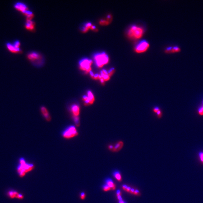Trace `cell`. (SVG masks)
<instances>
[{
    "instance_id": "7402d4cb",
    "label": "cell",
    "mask_w": 203,
    "mask_h": 203,
    "mask_svg": "<svg viewBox=\"0 0 203 203\" xmlns=\"http://www.w3.org/2000/svg\"><path fill=\"white\" fill-rule=\"evenodd\" d=\"M103 191H108L111 189V188L106 184L103 185Z\"/></svg>"
},
{
    "instance_id": "d4e9b609",
    "label": "cell",
    "mask_w": 203,
    "mask_h": 203,
    "mask_svg": "<svg viewBox=\"0 0 203 203\" xmlns=\"http://www.w3.org/2000/svg\"><path fill=\"white\" fill-rule=\"evenodd\" d=\"M74 120L76 125L79 124V118L78 117H74Z\"/></svg>"
},
{
    "instance_id": "6da1fadb",
    "label": "cell",
    "mask_w": 203,
    "mask_h": 203,
    "mask_svg": "<svg viewBox=\"0 0 203 203\" xmlns=\"http://www.w3.org/2000/svg\"><path fill=\"white\" fill-rule=\"evenodd\" d=\"M94 59L96 64L99 67H102L109 61L108 56L104 52L95 55Z\"/></svg>"
},
{
    "instance_id": "e575fe53",
    "label": "cell",
    "mask_w": 203,
    "mask_h": 203,
    "mask_svg": "<svg viewBox=\"0 0 203 203\" xmlns=\"http://www.w3.org/2000/svg\"><path fill=\"white\" fill-rule=\"evenodd\" d=\"M121 192L120 191V190H118L117 192V196H119V195H121Z\"/></svg>"
},
{
    "instance_id": "83f0119b",
    "label": "cell",
    "mask_w": 203,
    "mask_h": 203,
    "mask_svg": "<svg viewBox=\"0 0 203 203\" xmlns=\"http://www.w3.org/2000/svg\"><path fill=\"white\" fill-rule=\"evenodd\" d=\"M20 164L21 165H23L25 164L26 163L25 161V160L23 158L20 159Z\"/></svg>"
},
{
    "instance_id": "74e56055",
    "label": "cell",
    "mask_w": 203,
    "mask_h": 203,
    "mask_svg": "<svg viewBox=\"0 0 203 203\" xmlns=\"http://www.w3.org/2000/svg\"><path fill=\"white\" fill-rule=\"evenodd\" d=\"M119 203H126L124 201H123V200H119Z\"/></svg>"
},
{
    "instance_id": "603a6c76",
    "label": "cell",
    "mask_w": 203,
    "mask_h": 203,
    "mask_svg": "<svg viewBox=\"0 0 203 203\" xmlns=\"http://www.w3.org/2000/svg\"><path fill=\"white\" fill-rule=\"evenodd\" d=\"M14 46L17 48H19V46L20 45V43L18 41H17L14 43Z\"/></svg>"
},
{
    "instance_id": "4316f807",
    "label": "cell",
    "mask_w": 203,
    "mask_h": 203,
    "mask_svg": "<svg viewBox=\"0 0 203 203\" xmlns=\"http://www.w3.org/2000/svg\"><path fill=\"white\" fill-rule=\"evenodd\" d=\"M114 70L113 69H110V71H109L108 73V75H109V76H111L112 75L113 73L114 72Z\"/></svg>"
},
{
    "instance_id": "3957f363",
    "label": "cell",
    "mask_w": 203,
    "mask_h": 203,
    "mask_svg": "<svg viewBox=\"0 0 203 203\" xmlns=\"http://www.w3.org/2000/svg\"><path fill=\"white\" fill-rule=\"evenodd\" d=\"M92 63V61L90 60L87 58L83 59L79 62L80 69L87 73L91 72Z\"/></svg>"
},
{
    "instance_id": "f35d334b",
    "label": "cell",
    "mask_w": 203,
    "mask_h": 203,
    "mask_svg": "<svg viewBox=\"0 0 203 203\" xmlns=\"http://www.w3.org/2000/svg\"><path fill=\"white\" fill-rule=\"evenodd\" d=\"M202 107H203V106H202Z\"/></svg>"
},
{
    "instance_id": "ffe728a7",
    "label": "cell",
    "mask_w": 203,
    "mask_h": 203,
    "mask_svg": "<svg viewBox=\"0 0 203 203\" xmlns=\"http://www.w3.org/2000/svg\"><path fill=\"white\" fill-rule=\"evenodd\" d=\"M113 175L117 180L119 181H122V176L119 171H115L113 173Z\"/></svg>"
},
{
    "instance_id": "d6986e66",
    "label": "cell",
    "mask_w": 203,
    "mask_h": 203,
    "mask_svg": "<svg viewBox=\"0 0 203 203\" xmlns=\"http://www.w3.org/2000/svg\"><path fill=\"white\" fill-rule=\"evenodd\" d=\"M153 111L154 113L157 114V115L158 118H160L161 117L162 113L161 111L160 110L159 108L158 107H155L153 108Z\"/></svg>"
},
{
    "instance_id": "2e32d148",
    "label": "cell",
    "mask_w": 203,
    "mask_h": 203,
    "mask_svg": "<svg viewBox=\"0 0 203 203\" xmlns=\"http://www.w3.org/2000/svg\"><path fill=\"white\" fill-rule=\"evenodd\" d=\"M34 22L33 21L31 20H27L25 25L26 28L29 30H33L34 28Z\"/></svg>"
},
{
    "instance_id": "4fadbf2b",
    "label": "cell",
    "mask_w": 203,
    "mask_h": 203,
    "mask_svg": "<svg viewBox=\"0 0 203 203\" xmlns=\"http://www.w3.org/2000/svg\"><path fill=\"white\" fill-rule=\"evenodd\" d=\"M6 46L8 50L11 52H18L20 51V48L15 47L14 45H12L9 43H7L6 44Z\"/></svg>"
},
{
    "instance_id": "ac0fdd59",
    "label": "cell",
    "mask_w": 203,
    "mask_h": 203,
    "mask_svg": "<svg viewBox=\"0 0 203 203\" xmlns=\"http://www.w3.org/2000/svg\"><path fill=\"white\" fill-rule=\"evenodd\" d=\"M27 17V20H31V19L34 17V14L32 12L28 10H26L23 12Z\"/></svg>"
},
{
    "instance_id": "e0dca14e",
    "label": "cell",
    "mask_w": 203,
    "mask_h": 203,
    "mask_svg": "<svg viewBox=\"0 0 203 203\" xmlns=\"http://www.w3.org/2000/svg\"><path fill=\"white\" fill-rule=\"evenodd\" d=\"M106 185L111 188L112 190H114L115 189V185L114 184L112 180L111 179H107L106 180Z\"/></svg>"
},
{
    "instance_id": "ba28073f",
    "label": "cell",
    "mask_w": 203,
    "mask_h": 203,
    "mask_svg": "<svg viewBox=\"0 0 203 203\" xmlns=\"http://www.w3.org/2000/svg\"><path fill=\"white\" fill-rule=\"evenodd\" d=\"M124 146V143L122 141H119L114 146L113 152H118L122 149Z\"/></svg>"
},
{
    "instance_id": "ab89813d",
    "label": "cell",
    "mask_w": 203,
    "mask_h": 203,
    "mask_svg": "<svg viewBox=\"0 0 203 203\" xmlns=\"http://www.w3.org/2000/svg\"></svg>"
},
{
    "instance_id": "9a60e30c",
    "label": "cell",
    "mask_w": 203,
    "mask_h": 203,
    "mask_svg": "<svg viewBox=\"0 0 203 203\" xmlns=\"http://www.w3.org/2000/svg\"><path fill=\"white\" fill-rule=\"evenodd\" d=\"M28 58L29 60H35L40 58V56L36 52H32L28 55Z\"/></svg>"
},
{
    "instance_id": "7a4b0ae2",
    "label": "cell",
    "mask_w": 203,
    "mask_h": 203,
    "mask_svg": "<svg viewBox=\"0 0 203 203\" xmlns=\"http://www.w3.org/2000/svg\"><path fill=\"white\" fill-rule=\"evenodd\" d=\"M143 32V29L142 28L136 26H133L129 29L128 35L131 38L138 39L142 37Z\"/></svg>"
},
{
    "instance_id": "cb8c5ba5",
    "label": "cell",
    "mask_w": 203,
    "mask_h": 203,
    "mask_svg": "<svg viewBox=\"0 0 203 203\" xmlns=\"http://www.w3.org/2000/svg\"><path fill=\"white\" fill-rule=\"evenodd\" d=\"M198 113L200 115H203V108L202 106V107H200L198 109Z\"/></svg>"
},
{
    "instance_id": "8d00e7d4",
    "label": "cell",
    "mask_w": 203,
    "mask_h": 203,
    "mask_svg": "<svg viewBox=\"0 0 203 203\" xmlns=\"http://www.w3.org/2000/svg\"><path fill=\"white\" fill-rule=\"evenodd\" d=\"M135 189H131V191H130V192L131 193H132V194H134V191H135Z\"/></svg>"
},
{
    "instance_id": "f546056e",
    "label": "cell",
    "mask_w": 203,
    "mask_h": 203,
    "mask_svg": "<svg viewBox=\"0 0 203 203\" xmlns=\"http://www.w3.org/2000/svg\"><path fill=\"white\" fill-rule=\"evenodd\" d=\"M85 197V195L83 192L81 194V198L82 199H84Z\"/></svg>"
},
{
    "instance_id": "44dd1931",
    "label": "cell",
    "mask_w": 203,
    "mask_h": 203,
    "mask_svg": "<svg viewBox=\"0 0 203 203\" xmlns=\"http://www.w3.org/2000/svg\"><path fill=\"white\" fill-rule=\"evenodd\" d=\"M18 193L15 191H10L9 192V195L11 198H16Z\"/></svg>"
},
{
    "instance_id": "5b68a950",
    "label": "cell",
    "mask_w": 203,
    "mask_h": 203,
    "mask_svg": "<svg viewBox=\"0 0 203 203\" xmlns=\"http://www.w3.org/2000/svg\"><path fill=\"white\" fill-rule=\"evenodd\" d=\"M83 100L84 102L85 105H92L95 101L94 96L91 91L87 92V96H84L83 97Z\"/></svg>"
},
{
    "instance_id": "9c48e42d",
    "label": "cell",
    "mask_w": 203,
    "mask_h": 203,
    "mask_svg": "<svg viewBox=\"0 0 203 203\" xmlns=\"http://www.w3.org/2000/svg\"><path fill=\"white\" fill-rule=\"evenodd\" d=\"M181 51L180 48L179 46H176L174 47H167L165 51L167 53H173L178 52Z\"/></svg>"
},
{
    "instance_id": "8992f818",
    "label": "cell",
    "mask_w": 203,
    "mask_h": 203,
    "mask_svg": "<svg viewBox=\"0 0 203 203\" xmlns=\"http://www.w3.org/2000/svg\"><path fill=\"white\" fill-rule=\"evenodd\" d=\"M149 47V44L146 41H142L136 46L135 50L138 53L145 52Z\"/></svg>"
},
{
    "instance_id": "8fae6325",
    "label": "cell",
    "mask_w": 203,
    "mask_h": 203,
    "mask_svg": "<svg viewBox=\"0 0 203 203\" xmlns=\"http://www.w3.org/2000/svg\"><path fill=\"white\" fill-rule=\"evenodd\" d=\"M41 112L46 119L48 121L51 120V117L47 109L45 107H42L41 108Z\"/></svg>"
},
{
    "instance_id": "f1b7e54d",
    "label": "cell",
    "mask_w": 203,
    "mask_h": 203,
    "mask_svg": "<svg viewBox=\"0 0 203 203\" xmlns=\"http://www.w3.org/2000/svg\"><path fill=\"white\" fill-rule=\"evenodd\" d=\"M113 148H114V146L112 145H111V144H110L108 146V149L110 150V151H113Z\"/></svg>"
},
{
    "instance_id": "277c9868",
    "label": "cell",
    "mask_w": 203,
    "mask_h": 203,
    "mask_svg": "<svg viewBox=\"0 0 203 203\" xmlns=\"http://www.w3.org/2000/svg\"><path fill=\"white\" fill-rule=\"evenodd\" d=\"M78 132L75 127L71 126L65 130L63 133V137L65 138L69 139L73 138L78 135Z\"/></svg>"
},
{
    "instance_id": "30bf717a",
    "label": "cell",
    "mask_w": 203,
    "mask_h": 203,
    "mask_svg": "<svg viewBox=\"0 0 203 203\" xmlns=\"http://www.w3.org/2000/svg\"><path fill=\"white\" fill-rule=\"evenodd\" d=\"M71 111L74 117H78L80 113V108L78 105H74L71 107Z\"/></svg>"
},
{
    "instance_id": "1f68e13d",
    "label": "cell",
    "mask_w": 203,
    "mask_h": 203,
    "mask_svg": "<svg viewBox=\"0 0 203 203\" xmlns=\"http://www.w3.org/2000/svg\"><path fill=\"white\" fill-rule=\"evenodd\" d=\"M16 198H23V196L22 194H18L17 195V196Z\"/></svg>"
},
{
    "instance_id": "484cf974",
    "label": "cell",
    "mask_w": 203,
    "mask_h": 203,
    "mask_svg": "<svg viewBox=\"0 0 203 203\" xmlns=\"http://www.w3.org/2000/svg\"><path fill=\"white\" fill-rule=\"evenodd\" d=\"M200 159L202 162L203 164V152H201L199 154Z\"/></svg>"
},
{
    "instance_id": "d590c367",
    "label": "cell",
    "mask_w": 203,
    "mask_h": 203,
    "mask_svg": "<svg viewBox=\"0 0 203 203\" xmlns=\"http://www.w3.org/2000/svg\"><path fill=\"white\" fill-rule=\"evenodd\" d=\"M131 187H127V189H126V191H127V192H130V191H131Z\"/></svg>"
},
{
    "instance_id": "836d02e7",
    "label": "cell",
    "mask_w": 203,
    "mask_h": 203,
    "mask_svg": "<svg viewBox=\"0 0 203 203\" xmlns=\"http://www.w3.org/2000/svg\"><path fill=\"white\" fill-rule=\"evenodd\" d=\"M128 187V186H126V185H123V189L124 190H125L126 191Z\"/></svg>"
},
{
    "instance_id": "d6a6232c",
    "label": "cell",
    "mask_w": 203,
    "mask_h": 203,
    "mask_svg": "<svg viewBox=\"0 0 203 203\" xmlns=\"http://www.w3.org/2000/svg\"><path fill=\"white\" fill-rule=\"evenodd\" d=\"M117 198H118V200H119H119H122V196H121V195H119V196H117Z\"/></svg>"
},
{
    "instance_id": "4dcf8cb0",
    "label": "cell",
    "mask_w": 203,
    "mask_h": 203,
    "mask_svg": "<svg viewBox=\"0 0 203 203\" xmlns=\"http://www.w3.org/2000/svg\"><path fill=\"white\" fill-rule=\"evenodd\" d=\"M139 193H140V192H139V191L137 189H136L134 191V194L135 195H139Z\"/></svg>"
},
{
    "instance_id": "5bb4252c",
    "label": "cell",
    "mask_w": 203,
    "mask_h": 203,
    "mask_svg": "<svg viewBox=\"0 0 203 203\" xmlns=\"http://www.w3.org/2000/svg\"><path fill=\"white\" fill-rule=\"evenodd\" d=\"M101 76L102 79L105 81H108L110 79V76L108 74V73L105 70H103L101 71Z\"/></svg>"
},
{
    "instance_id": "7c38bea8",
    "label": "cell",
    "mask_w": 203,
    "mask_h": 203,
    "mask_svg": "<svg viewBox=\"0 0 203 203\" xmlns=\"http://www.w3.org/2000/svg\"><path fill=\"white\" fill-rule=\"evenodd\" d=\"M22 166H23V171L21 172H24L25 173L28 172V171H32L34 167V165L33 164H28L26 163L24 165H22Z\"/></svg>"
},
{
    "instance_id": "52a82bcc",
    "label": "cell",
    "mask_w": 203,
    "mask_h": 203,
    "mask_svg": "<svg viewBox=\"0 0 203 203\" xmlns=\"http://www.w3.org/2000/svg\"><path fill=\"white\" fill-rule=\"evenodd\" d=\"M14 7L17 10L21 11L22 13L24 12L25 11L28 10V9L25 4L20 2H18L15 4Z\"/></svg>"
}]
</instances>
